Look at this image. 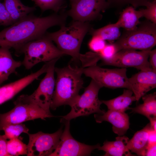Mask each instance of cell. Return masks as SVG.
Instances as JSON below:
<instances>
[{
    "label": "cell",
    "instance_id": "18",
    "mask_svg": "<svg viewBox=\"0 0 156 156\" xmlns=\"http://www.w3.org/2000/svg\"><path fill=\"white\" fill-rule=\"evenodd\" d=\"M151 128L149 123L135 133L127 144V147L130 151L138 156H145L148 145V132Z\"/></svg>",
    "mask_w": 156,
    "mask_h": 156
},
{
    "label": "cell",
    "instance_id": "16",
    "mask_svg": "<svg viewBox=\"0 0 156 156\" xmlns=\"http://www.w3.org/2000/svg\"><path fill=\"white\" fill-rule=\"evenodd\" d=\"M8 46L0 47V86L7 80L12 74L22 65V62L16 61L12 57Z\"/></svg>",
    "mask_w": 156,
    "mask_h": 156
},
{
    "label": "cell",
    "instance_id": "12",
    "mask_svg": "<svg viewBox=\"0 0 156 156\" xmlns=\"http://www.w3.org/2000/svg\"><path fill=\"white\" fill-rule=\"evenodd\" d=\"M63 131L61 128L53 133L39 131L28 134L29 141L27 145L28 156H50L56 148Z\"/></svg>",
    "mask_w": 156,
    "mask_h": 156
},
{
    "label": "cell",
    "instance_id": "19",
    "mask_svg": "<svg viewBox=\"0 0 156 156\" xmlns=\"http://www.w3.org/2000/svg\"><path fill=\"white\" fill-rule=\"evenodd\" d=\"M142 17L141 9L136 10L133 6H128L123 10L116 23L126 31L133 30L137 28L140 23L139 19Z\"/></svg>",
    "mask_w": 156,
    "mask_h": 156
},
{
    "label": "cell",
    "instance_id": "17",
    "mask_svg": "<svg viewBox=\"0 0 156 156\" xmlns=\"http://www.w3.org/2000/svg\"><path fill=\"white\" fill-rule=\"evenodd\" d=\"M129 138L125 136H119L113 141H105L103 145L100 146L98 149L105 152L104 156H132V154L127 147Z\"/></svg>",
    "mask_w": 156,
    "mask_h": 156
},
{
    "label": "cell",
    "instance_id": "33",
    "mask_svg": "<svg viewBox=\"0 0 156 156\" xmlns=\"http://www.w3.org/2000/svg\"><path fill=\"white\" fill-rule=\"evenodd\" d=\"M0 0V26H8L13 24L11 17L3 3Z\"/></svg>",
    "mask_w": 156,
    "mask_h": 156
},
{
    "label": "cell",
    "instance_id": "29",
    "mask_svg": "<svg viewBox=\"0 0 156 156\" xmlns=\"http://www.w3.org/2000/svg\"><path fill=\"white\" fill-rule=\"evenodd\" d=\"M145 9H141L143 17L156 24V0H152Z\"/></svg>",
    "mask_w": 156,
    "mask_h": 156
},
{
    "label": "cell",
    "instance_id": "35",
    "mask_svg": "<svg viewBox=\"0 0 156 156\" xmlns=\"http://www.w3.org/2000/svg\"><path fill=\"white\" fill-rule=\"evenodd\" d=\"M149 62L153 70L156 72V50H151L149 55Z\"/></svg>",
    "mask_w": 156,
    "mask_h": 156
},
{
    "label": "cell",
    "instance_id": "34",
    "mask_svg": "<svg viewBox=\"0 0 156 156\" xmlns=\"http://www.w3.org/2000/svg\"><path fill=\"white\" fill-rule=\"evenodd\" d=\"M7 142L5 135L0 134V156H9L7 151Z\"/></svg>",
    "mask_w": 156,
    "mask_h": 156
},
{
    "label": "cell",
    "instance_id": "32",
    "mask_svg": "<svg viewBox=\"0 0 156 156\" xmlns=\"http://www.w3.org/2000/svg\"><path fill=\"white\" fill-rule=\"evenodd\" d=\"M117 52L116 46L113 43L106 44L104 48L98 53L101 60L104 61L112 58Z\"/></svg>",
    "mask_w": 156,
    "mask_h": 156
},
{
    "label": "cell",
    "instance_id": "14",
    "mask_svg": "<svg viewBox=\"0 0 156 156\" xmlns=\"http://www.w3.org/2000/svg\"><path fill=\"white\" fill-rule=\"evenodd\" d=\"M131 90L136 101L150 90L156 87V72L153 70H140L129 78Z\"/></svg>",
    "mask_w": 156,
    "mask_h": 156
},
{
    "label": "cell",
    "instance_id": "7",
    "mask_svg": "<svg viewBox=\"0 0 156 156\" xmlns=\"http://www.w3.org/2000/svg\"><path fill=\"white\" fill-rule=\"evenodd\" d=\"M14 104L15 106L10 111L0 114V131L2 127L7 124L22 123L38 118L45 120L46 118L54 116L50 112L26 101L21 96Z\"/></svg>",
    "mask_w": 156,
    "mask_h": 156
},
{
    "label": "cell",
    "instance_id": "31",
    "mask_svg": "<svg viewBox=\"0 0 156 156\" xmlns=\"http://www.w3.org/2000/svg\"><path fill=\"white\" fill-rule=\"evenodd\" d=\"M106 44L105 40L101 37L97 35H93L88 43V46L92 52L99 53Z\"/></svg>",
    "mask_w": 156,
    "mask_h": 156
},
{
    "label": "cell",
    "instance_id": "38",
    "mask_svg": "<svg viewBox=\"0 0 156 156\" xmlns=\"http://www.w3.org/2000/svg\"><path fill=\"white\" fill-rule=\"evenodd\" d=\"M71 4L73 3L78 0H69Z\"/></svg>",
    "mask_w": 156,
    "mask_h": 156
},
{
    "label": "cell",
    "instance_id": "21",
    "mask_svg": "<svg viewBox=\"0 0 156 156\" xmlns=\"http://www.w3.org/2000/svg\"><path fill=\"white\" fill-rule=\"evenodd\" d=\"M3 3L13 23L33 13L36 10V6H26L20 0H4Z\"/></svg>",
    "mask_w": 156,
    "mask_h": 156
},
{
    "label": "cell",
    "instance_id": "9",
    "mask_svg": "<svg viewBox=\"0 0 156 156\" xmlns=\"http://www.w3.org/2000/svg\"><path fill=\"white\" fill-rule=\"evenodd\" d=\"M59 59L57 58L52 60L46 75L41 80L37 89L32 94L21 95L26 101L34 103L49 112H50L55 87V65Z\"/></svg>",
    "mask_w": 156,
    "mask_h": 156
},
{
    "label": "cell",
    "instance_id": "13",
    "mask_svg": "<svg viewBox=\"0 0 156 156\" xmlns=\"http://www.w3.org/2000/svg\"><path fill=\"white\" fill-rule=\"evenodd\" d=\"M109 5L107 0H78L66 13L74 21L89 22L99 18Z\"/></svg>",
    "mask_w": 156,
    "mask_h": 156
},
{
    "label": "cell",
    "instance_id": "26",
    "mask_svg": "<svg viewBox=\"0 0 156 156\" xmlns=\"http://www.w3.org/2000/svg\"><path fill=\"white\" fill-rule=\"evenodd\" d=\"M7 151L9 156L27 155V145L18 138L11 139L7 142Z\"/></svg>",
    "mask_w": 156,
    "mask_h": 156
},
{
    "label": "cell",
    "instance_id": "1",
    "mask_svg": "<svg viewBox=\"0 0 156 156\" xmlns=\"http://www.w3.org/2000/svg\"><path fill=\"white\" fill-rule=\"evenodd\" d=\"M67 16L66 13H56L44 17L30 14L0 31V47L8 46L15 50L41 37L49 28L65 25Z\"/></svg>",
    "mask_w": 156,
    "mask_h": 156
},
{
    "label": "cell",
    "instance_id": "36",
    "mask_svg": "<svg viewBox=\"0 0 156 156\" xmlns=\"http://www.w3.org/2000/svg\"><path fill=\"white\" fill-rule=\"evenodd\" d=\"M156 144V131L152 128L148 132V145L150 146Z\"/></svg>",
    "mask_w": 156,
    "mask_h": 156
},
{
    "label": "cell",
    "instance_id": "20",
    "mask_svg": "<svg viewBox=\"0 0 156 156\" xmlns=\"http://www.w3.org/2000/svg\"><path fill=\"white\" fill-rule=\"evenodd\" d=\"M133 94L131 90L126 89L119 96L109 100L101 101L107 106L108 109L125 112L131 109L129 106L136 101V97L134 95H133Z\"/></svg>",
    "mask_w": 156,
    "mask_h": 156
},
{
    "label": "cell",
    "instance_id": "25",
    "mask_svg": "<svg viewBox=\"0 0 156 156\" xmlns=\"http://www.w3.org/2000/svg\"><path fill=\"white\" fill-rule=\"evenodd\" d=\"M3 130L7 139L10 140L18 138L22 133L28 134L29 129L22 123L8 124L4 125L0 129Z\"/></svg>",
    "mask_w": 156,
    "mask_h": 156
},
{
    "label": "cell",
    "instance_id": "23",
    "mask_svg": "<svg viewBox=\"0 0 156 156\" xmlns=\"http://www.w3.org/2000/svg\"><path fill=\"white\" fill-rule=\"evenodd\" d=\"M120 28L116 22L97 29H91L89 31L92 36L97 35L105 40L111 41L117 40L120 36Z\"/></svg>",
    "mask_w": 156,
    "mask_h": 156
},
{
    "label": "cell",
    "instance_id": "15",
    "mask_svg": "<svg viewBox=\"0 0 156 156\" xmlns=\"http://www.w3.org/2000/svg\"><path fill=\"white\" fill-rule=\"evenodd\" d=\"M94 117L97 123L107 121L112 124L113 132L119 136L123 135L130 126L129 117L125 112L108 109L102 114H95Z\"/></svg>",
    "mask_w": 156,
    "mask_h": 156
},
{
    "label": "cell",
    "instance_id": "5",
    "mask_svg": "<svg viewBox=\"0 0 156 156\" xmlns=\"http://www.w3.org/2000/svg\"><path fill=\"white\" fill-rule=\"evenodd\" d=\"M114 43L118 52L123 49L151 50L156 44V25L148 20L133 30L126 31Z\"/></svg>",
    "mask_w": 156,
    "mask_h": 156
},
{
    "label": "cell",
    "instance_id": "6",
    "mask_svg": "<svg viewBox=\"0 0 156 156\" xmlns=\"http://www.w3.org/2000/svg\"><path fill=\"white\" fill-rule=\"evenodd\" d=\"M103 87L93 79L85 89L81 95H79L69 105L70 112L66 115L61 116L62 119L70 121L79 116H86L93 113L102 114L105 111L101 109L103 103L98 98V93Z\"/></svg>",
    "mask_w": 156,
    "mask_h": 156
},
{
    "label": "cell",
    "instance_id": "28",
    "mask_svg": "<svg viewBox=\"0 0 156 156\" xmlns=\"http://www.w3.org/2000/svg\"><path fill=\"white\" fill-rule=\"evenodd\" d=\"M79 59L82 63V67L83 68L96 65L98 61L101 60L98 53L92 51L87 52L84 54H80Z\"/></svg>",
    "mask_w": 156,
    "mask_h": 156
},
{
    "label": "cell",
    "instance_id": "11",
    "mask_svg": "<svg viewBox=\"0 0 156 156\" xmlns=\"http://www.w3.org/2000/svg\"><path fill=\"white\" fill-rule=\"evenodd\" d=\"M64 121L63 122L65 128L60 141L50 156H90L93 151L98 149L100 146L99 144L95 145H88L75 140L70 131V121Z\"/></svg>",
    "mask_w": 156,
    "mask_h": 156
},
{
    "label": "cell",
    "instance_id": "37",
    "mask_svg": "<svg viewBox=\"0 0 156 156\" xmlns=\"http://www.w3.org/2000/svg\"><path fill=\"white\" fill-rule=\"evenodd\" d=\"M156 144L147 146L146 150L145 156H156Z\"/></svg>",
    "mask_w": 156,
    "mask_h": 156
},
{
    "label": "cell",
    "instance_id": "3",
    "mask_svg": "<svg viewBox=\"0 0 156 156\" xmlns=\"http://www.w3.org/2000/svg\"><path fill=\"white\" fill-rule=\"evenodd\" d=\"M58 31H47L45 35L57 45L65 55H70L72 60H79L81 46L85 35L91 29L89 22L73 20L68 26H60Z\"/></svg>",
    "mask_w": 156,
    "mask_h": 156
},
{
    "label": "cell",
    "instance_id": "8",
    "mask_svg": "<svg viewBox=\"0 0 156 156\" xmlns=\"http://www.w3.org/2000/svg\"><path fill=\"white\" fill-rule=\"evenodd\" d=\"M126 68L109 69L96 64L83 68V74L91 78L103 87L115 89L125 88L131 90Z\"/></svg>",
    "mask_w": 156,
    "mask_h": 156
},
{
    "label": "cell",
    "instance_id": "27",
    "mask_svg": "<svg viewBox=\"0 0 156 156\" xmlns=\"http://www.w3.org/2000/svg\"><path fill=\"white\" fill-rule=\"evenodd\" d=\"M36 6L38 7L43 12L51 10L56 13L61 10L64 4V0H32Z\"/></svg>",
    "mask_w": 156,
    "mask_h": 156
},
{
    "label": "cell",
    "instance_id": "4",
    "mask_svg": "<svg viewBox=\"0 0 156 156\" xmlns=\"http://www.w3.org/2000/svg\"><path fill=\"white\" fill-rule=\"evenodd\" d=\"M15 51L17 55H24L22 65L27 70L40 62H48L65 55L45 34L23 44Z\"/></svg>",
    "mask_w": 156,
    "mask_h": 156
},
{
    "label": "cell",
    "instance_id": "22",
    "mask_svg": "<svg viewBox=\"0 0 156 156\" xmlns=\"http://www.w3.org/2000/svg\"><path fill=\"white\" fill-rule=\"evenodd\" d=\"M143 103L133 108L132 112L142 114L149 120L156 118V93L145 94L142 97Z\"/></svg>",
    "mask_w": 156,
    "mask_h": 156
},
{
    "label": "cell",
    "instance_id": "24",
    "mask_svg": "<svg viewBox=\"0 0 156 156\" xmlns=\"http://www.w3.org/2000/svg\"><path fill=\"white\" fill-rule=\"evenodd\" d=\"M22 89L17 80L0 87V105L12 99Z\"/></svg>",
    "mask_w": 156,
    "mask_h": 156
},
{
    "label": "cell",
    "instance_id": "30",
    "mask_svg": "<svg viewBox=\"0 0 156 156\" xmlns=\"http://www.w3.org/2000/svg\"><path fill=\"white\" fill-rule=\"evenodd\" d=\"M109 5L113 4L123 6L130 5L134 8L140 6L146 7L152 0H107Z\"/></svg>",
    "mask_w": 156,
    "mask_h": 156
},
{
    "label": "cell",
    "instance_id": "2",
    "mask_svg": "<svg viewBox=\"0 0 156 156\" xmlns=\"http://www.w3.org/2000/svg\"><path fill=\"white\" fill-rule=\"evenodd\" d=\"M83 68L70 65L62 68L55 67L57 77L50 108L55 109L64 105H70L79 95L83 88L81 76Z\"/></svg>",
    "mask_w": 156,
    "mask_h": 156
},
{
    "label": "cell",
    "instance_id": "10",
    "mask_svg": "<svg viewBox=\"0 0 156 156\" xmlns=\"http://www.w3.org/2000/svg\"><path fill=\"white\" fill-rule=\"evenodd\" d=\"M150 50L122 49L111 58L102 61V64L121 68L133 67L140 70H153L148 60Z\"/></svg>",
    "mask_w": 156,
    "mask_h": 156
}]
</instances>
